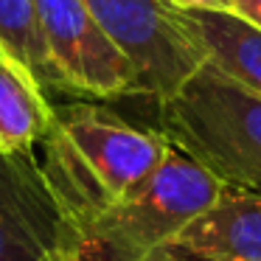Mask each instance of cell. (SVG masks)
I'll return each instance as SVG.
<instances>
[{"label": "cell", "instance_id": "1", "mask_svg": "<svg viewBox=\"0 0 261 261\" xmlns=\"http://www.w3.org/2000/svg\"><path fill=\"white\" fill-rule=\"evenodd\" d=\"M169 152L171 143L160 129H141L87 104L57 110L48 135L37 143L70 233L146 182Z\"/></svg>", "mask_w": 261, "mask_h": 261}, {"label": "cell", "instance_id": "2", "mask_svg": "<svg viewBox=\"0 0 261 261\" xmlns=\"http://www.w3.org/2000/svg\"><path fill=\"white\" fill-rule=\"evenodd\" d=\"M160 107V132L225 191L261 197V96L199 65Z\"/></svg>", "mask_w": 261, "mask_h": 261}, {"label": "cell", "instance_id": "3", "mask_svg": "<svg viewBox=\"0 0 261 261\" xmlns=\"http://www.w3.org/2000/svg\"><path fill=\"white\" fill-rule=\"evenodd\" d=\"M222 194L197 160L171 146L146 182L70 233V253L79 261H146Z\"/></svg>", "mask_w": 261, "mask_h": 261}, {"label": "cell", "instance_id": "4", "mask_svg": "<svg viewBox=\"0 0 261 261\" xmlns=\"http://www.w3.org/2000/svg\"><path fill=\"white\" fill-rule=\"evenodd\" d=\"M107 37L135 65L141 96L166 101L205 57L169 0H85Z\"/></svg>", "mask_w": 261, "mask_h": 261}, {"label": "cell", "instance_id": "5", "mask_svg": "<svg viewBox=\"0 0 261 261\" xmlns=\"http://www.w3.org/2000/svg\"><path fill=\"white\" fill-rule=\"evenodd\" d=\"M40 34L62 90L96 98L141 96L129 59L107 37L85 0H34Z\"/></svg>", "mask_w": 261, "mask_h": 261}, {"label": "cell", "instance_id": "6", "mask_svg": "<svg viewBox=\"0 0 261 261\" xmlns=\"http://www.w3.org/2000/svg\"><path fill=\"white\" fill-rule=\"evenodd\" d=\"M70 230L34 149H0V261H59Z\"/></svg>", "mask_w": 261, "mask_h": 261}, {"label": "cell", "instance_id": "7", "mask_svg": "<svg viewBox=\"0 0 261 261\" xmlns=\"http://www.w3.org/2000/svg\"><path fill=\"white\" fill-rule=\"evenodd\" d=\"M146 261H261V197L225 191Z\"/></svg>", "mask_w": 261, "mask_h": 261}, {"label": "cell", "instance_id": "8", "mask_svg": "<svg viewBox=\"0 0 261 261\" xmlns=\"http://www.w3.org/2000/svg\"><path fill=\"white\" fill-rule=\"evenodd\" d=\"M205 62L261 96V29L225 12H182Z\"/></svg>", "mask_w": 261, "mask_h": 261}, {"label": "cell", "instance_id": "9", "mask_svg": "<svg viewBox=\"0 0 261 261\" xmlns=\"http://www.w3.org/2000/svg\"><path fill=\"white\" fill-rule=\"evenodd\" d=\"M54 113L45 90L25 70L0 57V149H34L51 129Z\"/></svg>", "mask_w": 261, "mask_h": 261}, {"label": "cell", "instance_id": "10", "mask_svg": "<svg viewBox=\"0 0 261 261\" xmlns=\"http://www.w3.org/2000/svg\"><path fill=\"white\" fill-rule=\"evenodd\" d=\"M0 54L25 70L42 90L59 87L40 34L34 0H0Z\"/></svg>", "mask_w": 261, "mask_h": 261}, {"label": "cell", "instance_id": "11", "mask_svg": "<svg viewBox=\"0 0 261 261\" xmlns=\"http://www.w3.org/2000/svg\"><path fill=\"white\" fill-rule=\"evenodd\" d=\"M177 12H225L236 14V3L233 0H169Z\"/></svg>", "mask_w": 261, "mask_h": 261}, {"label": "cell", "instance_id": "12", "mask_svg": "<svg viewBox=\"0 0 261 261\" xmlns=\"http://www.w3.org/2000/svg\"><path fill=\"white\" fill-rule=\"evenodd\" d=\"M236 3V14L255 29H261V0H233Z\"/></svg>", "mask_w": 261, "mask_h": 261}, {"label": "cell", "instance_id": "13", "mask_svg": "<svg viewBox=\"0 0 261 261\" xmlns=\"http://www.w3.org/2000/svg\"><path fill=\"white\" fill-rule=\"evenodd\" d=\"M59 261H79V258H76V255H73V253H70V250H68V253H65V255H62V258H59Z\"/></svg>", "mask_w": 261, "mask_h": 261}, {"label": "cell", "instance_id": "14", "mask_svg": "<svg viewBox=\"0 0 261 261\" xmlns=\"http://www.w3.org/2000/svg\"><path fill=\"white\" fill-rule=\"evenodd\" d=\"M0 57H3V54H0Z\"/></svg>", "mask_w": 261, "mask_h": 261}]
</instances>
